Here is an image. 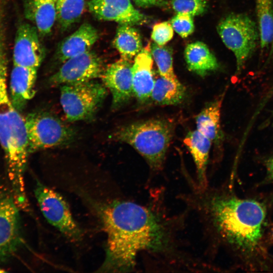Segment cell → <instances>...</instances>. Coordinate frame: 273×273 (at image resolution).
<instances>
[{"mask_svg": "<svg viewBox=\"0 0 273 273\" xmlns=\"http://www.w3.org/2000/svg\"><path fill=\"white\" fill-rule=\"evenodd\" d=\"M98 212L107 238L98 272L131 271L142 254L174 257L177 249L171 222L152 205L115 200L101 206Z\"/></svg>", "mask_w": 273, "mask_h": 273, "instance_id": "6da1fadb", "label": "cell"}, {"mask_svg": "<svg viewBox=\"0 0 273 273\" xmlns=\"http://www.w3.org/2000/svg\"><path fill=\"white\" fill-rule=\"evenodd\" d=\"M191 197V204L218 243L249 264L263 262L267 254L263 244L267 211L263 203L208 187L197 188Z\"/></svg>", "mask_w": 273, "mask_h": 273, "instance_id": "7a4b0ae2", "label": "cell"}, {"mask_svg": "<svg viewBox=\"0 0 273 273\" xmlns=\"http://www.w3.org/2000/svg\"><path fill=\"white\" fill-rule=\"evenodd\" d=\"M8 58L5 22L0 19V145L14 198L26 199L24 173L29 154L25 119L13 104L7 86Z\"/></svg>", "mask_w": 273, "mask_h": 273, "instance_id": "3957f363", "label": "cell"}, {"mask_svg": "<svg viewBox=\"0 0 273 273\" xmlns=\"http://www.w3.org/2000/svg\"><path fill=\"white\" fill-rule=\"evenodd\" d=\"M174 129V123L164 118L139 121L119 128L115 139L133 148L153 170L163 168Z\"/></svg>", "mask_w": 273, "mask_h": 273, "instance_id": "277c9868", "label": "cell"}, {"mask_svg": "<svg viewBox=\"0 0 273 273\" xmlns=\"http://www.w3.org/2000/svg\"><path fill=\"white\" fill-rule=\"evenodd\" d=\"M225 46L236 60V73H240L255 51L259 33L255 22L245 14H231L223 18L217 27Z\"/></svg>", "mask_w": 273, "mask_h": 273, "instance_id": "5b68a950", "label": "cell"}, {"mask_svg": "<svg viewBox=\"0 0 273 273\" xmlns=\"http://www.w3.org/2000/svg\"><path fill=\"white\" fill-rule=\"evenodd\" d=\"M107 95L103 83L89 81L65 84L60 88V103L70 122L92 119Z\"/></svg>", "mask_w": 273, "mask_h": 273, "instance_id": "8992f818", "label": "cell"}, {"mask_svg": "<svg viewBox=\"0 0 273 273\" xmlns=\"http://www.w3.org/2000/svg\"><path fill=\"white\" fill-rule=\"evenodd\" d=\"M24 119L29 154L66 145L74 139V130L50 113L33 112Z\"/></svg>", "mask_w": 273, "mask_h": 273, "instance_id": "52a82bcc", "label": "cell"}, {"mask_svg": "<svg viewBox=\"0 0 273 273\" xmlns=\"http://www.w3.org/2000/svg\"><path fill=\"white\" fill-rule=\"evenodd\" d=\"M34 194L41 212L50 224L72 240L81 239V230L61 195L39 182L35 187Z\"/></svg>", "mask_w": 273, "mask_h": 273, "instance_id": "ba28073f", "label": "cell"}, {"mask_svg": "<svg viewBox=\"0 0 273 273\" xmlns=\"http://www.w3.org/2000/svg\"><path fill=\"white\" fill-rule=\"evenodd\" d=\"M104 71L102 60L95 52L88 51L64 62L50 77L49 83L55 86L89 81L101 77Z\"/></svg>", "mask_w": 273, "mask_h": 273, "instance_id": "9c48e42d", "label": "cell"}, {"mask_svg": "<svg viewBox=\"0 0 273 273\" xmlns=\"http://www.w3.org/2000/svg\"><path fill=\"white\" fill-rule=\"evenodd\" d=\"M45 56V51L34 26L21 24L15 37L13 51V65L38 69Z\"/></svg>", "mask_w": 273, "mask_h": 273, "instance_id": "30bf717a", "label": "cell"}, {"mask_svg": "<svg viewBox=\"0 0 273 273\" xmlns=\"http://www.w3.org/2000/svg\"><path fill=\"white\" fill-rule=\"evenodd\" d=\"M132 64L122 58L105 70L103 83L112 94V108L116 109L126 103L133 96Z\"/></svg>", "mask_w": 273, "mask_h": 273, "instance_id": "8fae6325", "label": "cell"}, {"mask_svg": "<svg viewBox=\"0 0 273 273\" xmlns=\"http://www.w3.org/2000/svg\"><path fill=\"white\" fill-rule=\"evenodd\" d=\"M21 242L18 206L9 197L0 199V262L5 261Z\"/></svg>", "mask_w": 273, "mask_h": 273, "instance_id": "7c38bea8", "label": "cell"}, {"mask_svg": "<svg viewBox=\"0 0 273 273\" xmlns=\"http://www.w3.org/2000/svg\"><path fill=\"white\" fill-rule=\"evenodd\" d=\"M88 7L99 19L121 24H141L147 19L133 7L130 0H91L88 3Z\"/></svg>", "mask_w": 273, "mask_h": 273, "instance_id": "4fadbf2b", "label": "cell"}, {"mask_svg": "<svg viewBox=\"0 0 273 273\" xmlns=\"http://www.w3.org/2000/svg\"><path fill=\"white\" fill-rule=\"evenodd\" d=\"M152 65L150 46L148 44L135 56L132 67L133 96L141 103L150 98L154 87Z\"/></svg>", "mask_w": 273, "mask_h": 273, "instance_id": "5bb4252c", "label": "cell"}, {"mask_svg": "<svg viewBox=\"0 0 273 273\" xmlns=\"http://www.w3.org/2000/svg\"><path fill=\"white\" fill-rule=\"evenodd\" d=\"M37 71L36 69L13 65L9 94L14 107L20 112L35 95Z\"/></svg>", "mask_w": 273, "mask_h": 273, "instance_id": "9a60e30c", "label": "cell"}, {"mask_svg": "<svg viewBox=\"0 0 273 273\" xmlns=\"http://www.w3.org/2000/svg\"><path fill=\"white\" fill-rule=\"evenodd\" d=\"M184 143L191 153L196 168L197 188L208 187L207 168L212 143L197 129L189 132Z\"/></svg>", "mask_w": 273, "mask_h": 273, "instance_id": "2e32d148", "label": "cell"}, {"mask_svg": "<svg viewBox=\"0 0 273 273\" xmlns=\"http://www.w3.org/2000/svg\"><path fill=\"white\" fill-rule=\"evenodd\" d=\"M99 38L97 29L84 23L60 44L57 55L63 63L67 60L88 51Z\"/></svg>", "mask_w": 273, "mask_h": 273, "instance_id": "e0dca14e", "label": "cell"}, {"mask_svg": "<svg viewBox=\"0 0 273 273\" xmlns=\"http://www.w3.org/2000/svg\"><path fill=\"white\" fill-rule=\"evenodd\" d=\"M26 18L33 23L38 33L45 35L57 20L56 0H23Z\"/></svg>", "mask_w": 273, "mask_h": 273, "instance_id": "ac0fdd59", "label": "cell"}, {"mask_svg": "<svg viewBox=\"0 0 273 273\" xmlns=\"http://www.w3.org/2000/svg\"><path fill=\"white\" fill-rule=\"evenodd\" d=\"M223 95L205 106L196 117L197 130L208 138L216 146L223 140L220 115Z\"/></svg>", "mask_w": 273, "mask_h": 273, "instance_id": "d6986e66", "label": "cell"}, {"mask_svg": "<svg viewBox=\"0 0 273 273\" xmlns=\"http://www.w3.org/2000/svg\"><path fill=\"white\" fill-rule=\"evenodd\" d=\"M185 58L189 70L202 77L219 68L215 56L205 43L200 41L187 46Z\"/></svg>", "mask_w": 273, "mask_h": 273, "instance_id": "ffe728a7", "label": "cell"}, {"mask_svg": "<svg viewBox=\"0 0 273 273\" xmlns=\"http://www.w3.org/2000/svg\"><path fill=\"white\" fill-rule=\"evenodd\" d=\"M186 95V87L178 79L171 80L160 75L155 79L150 98L156 105H176L184 101Z\"/></svg>", "mask_w": 273, "mask_h": 273, "instance_id": "44dd1931", "label": "cell"}, {"mask_svg": "<svg viewBox=\"0 0 273 273\" xmlns=\"http://www.w3.org/2000/svg\"><path fill=\"white\" fill-rule=\"evenodd\" d=\"M132 25L120 24L114 44L122 58L130 61L142 51V42L139 31Z\"/></svg>", "mask_w": 273, "mask_h": 273, "instance_id": "7402d4cb", "label": "cell"}, {"mask_svg": "<svg viewBox=\"0 0 273 273\" xmlns=\"http://www.w3.org/2000/svg\"><path fill=\"white\" fill-rule=\"evenodd\" d=\"M260 46L265 49L273 40V0H256Z\"/></svg>", "mask_w": 273, "mask_h": 273, "instance_id": "603a6c76", "label": "cell"}, {"mask_svg": "<svg viewBox=\"0 0 273 273\" xmlns=\"http://www.w3.org/2000/svg\"><path fill=\"white\" fill-rule=\"evenodd\" d=\"M85 3V0H56L57 20L62 29H67L80 18Z\"/></svg>", "mask_w": 273, "mask_h": 273, "instance_id": "cb8c5ba5", "label": "cell"}, {"mask_svg": "<svg viewBox=\"0 0 273 273\" xmlns=\"http://www.w3.org/2000/svg\"><path fill=\"white\" fill-rule=\"evenodd\" d=\"M150 49L160 75L171 80H177L174 72L171 50L167 47L158 45L155 42L152 43Z\"/></svg>", "mask_w": 273, "mask_h": 273, "instance_id": "d4e9b609", "label": "cell"}, {"mask_svg": "<svg viewBox=\"0 0 273 273\" xmlns=\"http://www.w3.org/2000/svg\"><path fill=\"white\" fill-rule=\"evenodd\" d=\"M171 5L177 13H187L192 16L204 13L207 8L205 0H171Z\"/></svg>", "mask_w": 273, "mask_h": 273, "instance_id": "484cf974", "label": "cell"}, {"mask_svg": "<svg viewBox=\"0 0 273 273\" xmlns=\"http://www.w3.org/2000/svg\"><path fill=\"white\" fill-rule=\"evenodd\" d=\"M192 16L187 13H177L172 18L171 24L174 31L181 37L186 38L194 30Z\"/></svg>", "mask_w": 273, "mask_h": 273, "instance_id": "4316f807", "label": "cell"}, {"mask_svg": "<svg viewBox=\"0 0 273 273\" xmlns=\"http://www.w3.org/2000/svg\"><path fill=\"white\" fill-rule=\"evenodd\" d=\"M173 35V29L168 22H162L155 24L153 27L151 37L160 46H164L170 40Z\"/></svg>", "mask_w": 273, "mask_h": 273, "instance_id": "83f0119b", "label": "cell"}, {"mask_svg": "<svg viewBox=\"0 0 273 273\" xmlns=\"http://www.w3.org/2000/svg\"><path fill=\"white\" fill-rule=\"evenodd\" d=\"M135 4L142 7L146 8L153 6H164L166 2L163 0H133Z\"/></svg>", "mask_w": 273, "mask_h": 273, "instance_id": "f1b7e54d", "label": "cell"}, {"mask_svg": "<svg viewBox=\"0 0 273 273\" xmlns=\"http://www.w3.org/2000/svg\"><path fill=\"white\" fill-rule=\"evenodd\" d=\"M266 171V179L273 183V155L268 158L264 162Z\"/></svg>", "mask_w": 273, "mask_h": 273, "instance_id": "f546056e", "label": "cell"}, {"mask_svg": "<svg viewBox=\"0 0 273 273\" xmlns=\"http://www.w3.org/2000/svg\"><path fill=\"white\" fill-rule=\"evenodd\" d=\"M273 58V40L271 44V48L270 50V52L269 53V56L267 58V62H269Z\"/></svg>", "mask_w": 273, "mask_h": 273, "instance_id": "4dcf8cb0", "label": "cell"}, {"mask_svg": "<svg viewBox=\"0 0 273 273\" xmlns=\"http://www.w3.org/2000/svg\"><path fill=\"white\" fill-rule=\"evenodd\" d=\"M269 93L273 95V86L270 87V88L268 90Z\"/></svg>", "mask_w": 273, "mask_h": 273, "instance_id": "1f68e13d", "label": "cell"}, {"mask_svg": "<svg viewBox=\"0 0 273 273\" xmlns=\"http://www.w3.org/2000/svg\"><path fill=\"white\" fill-rule=\"evenodd\" d=\"M272 237H273V233H272Z\"/></svg>", "mask_w": 273, "mask_h": 273, "instance_id": "d6a6232c", "label": "cell"}]
</instances>
